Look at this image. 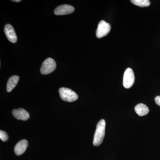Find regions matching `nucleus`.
Segmentation results:
<instances>
[{"instance_id": "nucleus-5", "label": "nucleus", "mask_w": 160, "mask_h": 160, "mask_svg": "<svg viewBox=\"0 0 160 160\" xmlns=\"http://www.w3.org/2000/svg\"><path fill=\"white\" fill-rule=\"evenodd\" d=\"M134 72L131 68H127L123 76V86L126 89H129L134 84Z\"/></svg>"}, {"instance_id": "nucleus-8", "label": "nucleus", "mask_w": 160, "mask_h": 160, "mask_svg": "<svg viewBox=\"0 0 160 160\" xmlns=\"http://www.w3.org/2000/svg\"><path fill=\"white\" fill-rule=\"evenodd\" d=\"M12 114L18 120L26 121L29 118V114L28 112L22 108L13 109Z\"/></svg>"}, {"instance_id": "nucleus-3", "label": "nucleus", "mask_w": 160, "mask_h": 160, "mask_svg": "<svg viewBox=\"0 0 160 160\" xmlns=\"http://www.w3.org/2000/svg\"><path fill=\"white\" fill-rule=\"evenodd\" d=\"M56 63L53 59L48 58L44 61L41 67L42 74H49L54 71L56 68Z\"/></svg>"}, {"instance_id": "nucleus-12", "label": "nucleus", "mask_w": 160, "mask_h": 160, "mask_svg": "<svg viewBox=\"0 0 160 160\" xmlns=\"http://www.w3.org/2000/svg\"><path fill=\"white\" fill-rule=\"evenodd\" d=\"M131 2L136 6L141 7H148L150 5L149 0H131Z\"/></svg>"}, {"instance_id": "nucleus-14", "label": "nucleus", "mask_w": 160, "mask_h": 160, "mask_svg": "<svg viewBox=\"0 0 160 160\" xmlns=\"http://www.w3.org/2000/svg\"><path fill=\"white\" fill-rule=\"evenodd\" d=\"M155 102L156 104L160 106V96H158L155 98Z\"/></svg>"}, {"instance_id": "nucleus-6", "label": "nucleus", "mask_w": 160, "mask_h": 160, "mask_svg": "<svg viewBox=\"0 0 160 160\" xmlns=\"http://www.w3.org/2000/svg\"><path fill=\"white\" fill-rule=\"evenodd\" d=\"M74 10L73 6L69 5H63L58 6L55 9L54 13L56 15H64L71 14L74 12Z\"/></svg>"}, {"instance_id": "nucleus-7", "label": "nucleus", "mask_w": 160, "mask_h": 160, "mask_svg": "<svg viewBox=\"0 0 160 160\" xmlns=\"http://www.w3.org/2000/svg\"><path fill=\"white\" fill-rule=\"evenodd\" d=\"M4 32L8 40L12 43H15L18 38L13 27L10 24H7L4 28Z\"/></svg>"}, {"instance_id": "nucleus-15", "label": "nucleus", "mask_w": 160, "mask_h": 160, "mask_svg": "<svg viewBox=\"0 0 160 160\" xmlns=\"http://www.w3.org/2000/svg\"><path fill=\"white\" fill-rule=\"evenodd\" d=\"M12 1L13 2H21V0H13Z\"/></svg>"}, {"instance_id": "nucleus-2", "label": "nucleus", "mask_w": 160, "mask_h": 160, "mask_svg": "<svg viewBox=\"0 0 160 160\" xmlns=\"http://www.w3.org/2000/svg\"><path fill=\"white\" fill-rule=\"evenodd\" d=\"M61 99L65 102H73L78 98V94L69 88L62 87L59 90Z\"/></svg>"}, {"instance_id": "nucleus-9", "label": "nucleus", "mask_w": 160, "mask_h": 160, "mask_svg": "<svg viewBox=\"0 0 160 160\" xmlns=\"http://www.w3.org/2000/svg\"><path fill=\"white\" fill-rule=\"evenodd\" d=\"M28 146V141L23 139L20 141L16 144L14 147V152L17 156H20L23 154L26 151Z\"/></svg>"}, {"instance_id": "nucleus-4", "label": "nucleus", "mask_w": 160, "mask_h": 160, "mask_svg": "<svg viewBox=\"0 0 160 160\" xmlns=\"http://www.w3.org/2000/svg\"><path fill=\"white\" fill-rule=\"evenodd\" d=\"M111 29V26L109 23L106 22L104 20L100 21L98 25L96 30V36L98 38H101L107 35Z\"/></svg>"}, {"instance_id": "nucleus-11", "label": "nucleus", "mask_w": 160, "mask_h": 160, "mask_svg": "<svg viewBox=\"0 0 160 160\" xmlns=\"http://www.w3.org/2000/svg\"><path fill=\"white\" fill-rule=\"evenodd\" d=\"M19 80V77L18 76H12L9 78L7 84V91L10 92L17 85Z\"/></svg>"}, {"instance_id": "nucleus-10", "label": "nucleus", "mask_w": 160, "mask_h": 160, "mask_svg": "<svg viewBox=\"0 0 160 160\" xmlns=\"http://www.w3.org/2000/svg\"><path fill=\"white\" fill-rule=\"evenodd\" d=\"M135 111L140 116H143L149 113V109L145 104L140 103L135 107Z\"/></svg>"}, {"instance_id": "nucleus-1", "label": "nucleus", "mask_w": 160, "mask_h": 160, "mask_svg": "<svg viewBox=\"0 0 160 160\" xmlns=\"http://www.w3.org/2000/svg\"><path fill=\"white\" fill-rule=\"evenodd\" d=\"M106 123L105 120H100L98 123L93 138V144L94 146H99L102 143L105 135Z\"/></svg>"}, {"instance_id": "nucleus-13", "label": "nucleus", "mask_w": 160, "mask_h": 160, "mask_svg": "<svg viewBox=\"0 0 160 160\" xmlns=\"http://www.w3.org/2000/svg\"><path fill=\"white\" fill-rule=\"evenodd\" d=\"M9 138L8 134L6 132L1 130L0 131V139L3 142H6Z\"/></svg>"}]
</instances>
